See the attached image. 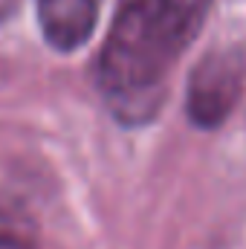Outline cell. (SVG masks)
Wrapping results in <instances>:
<instances>
[{"mask_svg":"<svg viewBox=\"0 0 246 249\" xmlns=\"http://www.w3.org/2000/svg\"><path fill=\"white\" fill-rule=\"evenodd\" d=\"M206 9L209 0H127L122 6L99 58V87L119 122L142 124L157 116Z\"/></svg>","mask_w":246,"mask_h":249,"instance_id":"6da1fadb","label":"cell"},{"mask_svg":"<svg viewBox=\"0 0 246 249\" xmlns=\"http://www.w3.org/2000/svg\"><path fill=\"white\" fill-rule=\"evenodd\" d=\"M244 87L241 58L232 53L206 55L194 67L188 84V116L200 127H217L235 107Z\"/></svg>","mask_w":246,"mask_h":249,"instance_id":"7a4b0ae2","label":"cell"},{"mask_svg":"<svg viewBox=\"0 0 246 249\" xmlns=\"http://www.w3.org/2000/svg\"><path fill=\"white\" fill-rule=\"evenodd\" d=\"M102 0H38V26L55 53L81 50L99 23Z\"/></svg>","mask_w":246,"mask_h":249,"instance_id":"3957f363","label":"cell"}]
</instances>
